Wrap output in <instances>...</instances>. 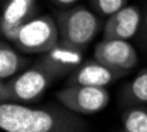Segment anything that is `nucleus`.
<instances>
[{
    "mask_svg": "<svg viewBox=\"0 0 147 132\" xmlns=\"http://www.w3.org/2000/svg\"><path fill=\"white\" fill-rule=\"evenodd\" d=\"M127 71L113 69L97 60L84 62L66 78V86H94L106 87L117 79L122 78Z\"/></svg>",
    "mask_w": 147,
    "mask_h": 132,
    "instance_id": "0eeeda50",
    "label": "nucleus"
},
{
    "mask_svg": "<svg viewBox=\"0 0 147 132\" xmlns=\"http://www.w3.org/2000/svg\"><path fill=\"white\" fill-rule=\"evenodd\" d=\"M52 82H55L53 77L37 61L17 75L0 82V101L29 105L44 94Z\"/></svg>",
    "mask_w": 147,
    "mask_h": 132,
    "instance_id": "20e7f679",
    "label": "nucleus"
},
{
    "mask_svg": "<svg viewBox=\"0 0 147 132\" xmlns=\"http://www.w3.org/2000/svg\"><path fill=\"white\" fill-rule=\"evenodd\" d=\"M21 53L44 54L60 44L56 19L49 15L36 16L3 34Z\"/></svg>",
    "mask_w": 147,
    "mask_h": 132,
    "instance_id": "7ed1b4c3",
    "label": "nucleus"
},
{
    "mask_svg": "<svg viewBox=\"0 0 147 132\" xmlns=\"http://www.w3.org/2000/svg\"><path fill=\"white\" fill-rule=\"evenodd\" d=\"M0 127L4 132H89L82 115L61 103L31 106L1 102Z\"/></svg>",
    "mask_w": 147,
    "mask_h": 132,
    "instance_id": "f257e3e1",
    "label": "nucleus"
},
{
    "mask_svg": "<svg viewBox=\"0 0 147 132\" xmlns=\"http://www.w3.org/2000/svg\"><path fill=\"white\" fill-rule=\"evenodd\" d=\"M140 41L147 48V5L144 9V15L142 16V24H140Z\"/></svg>",
    "mask_w": 147,
    "mask_h": 132,
    "instance_id": "2eb2a0df",
    "label": "nucleus"
},
{
    "mask_svg": "<svg viewBox=\"0 0 147 132\" xmlns=\"http://www.w3.org/2000/svg\"><path fill=\"white\" fill-rule=\"evenodd\" d=\"M36 11V0H8L0 20L1 33L4 34L33 19Z\"/></svg>",
    "mask_w": 147,
    "mask_h": 132,
    "instance_id": "9d476101",
    "label": "nucleus"
},
{
    "mask_svg": "<svg viewBox=\"0 0 147 132\" xmlns=\"http://www.w3.org/2000/svg\"><path fill=\"white\" fill-rule=\"evenodd\" d=\"M94 60L118 70L129 71L138 64L135 48L126 40H105L94 46Z\"/></svg>",
    "mask_w": 147,
    "mask_h": 132,
    "instance_id": "423d86ee",
    "label": "nucleus"
},
{
    "mask_svg": "<svg viewBox=\"0 0 147 132\" xmlns=\"http://www.w3.org/2000/svg\"><path fill=\"white\" fill-rule=\"evenodd\" d=\"M125 132H147V110L133 106L122 114Z\"/></svg>",
    "mask_w": 147,
    "mask_h": 132,
    "instance_id": "ddd939ff",
    "label": "nucleus"
},
{
    "mask_svg": "<svg viewBox=\"0 0 147 132\" xmlns=\"http://www.w3.org/2000/svg\"><path fill=\"white\" fill-rule=\"evenodd\" d=\"M52 1L60 8H68V7H73L78 0H52Z\"/></svg>",
    "mask_w": 147,
    "mask_h": 132,
    "instance_id": "dca6fc26",
    "label": "nucleus"
},
{
    "mask_svg": "<svg viewBox=\"0 0 147 132\" xmlns=\"http://www.w3.org/2000/svg\"><path fill=\"white\" fill-rule=\"evenodd\" d=\"M31 65V60L24 57L16 46H12L8 40L0 42V79H9L24 71Z\"/></svg>",
    "mask_w": 147,
    "mask_h": 132,
    "instance_id": "9b49d317",
    "label": "nucleus"
},
{
    "mask_svg": "<svg viewBox=\"0 0 147 132\" xmlns=\"http://www.w3.org/2000/svg\"><path fill=\"white\" fill-rule=\"evenodd\" d=\"M122 99L127 105H147V69L140 70L122 90Z\"/></svg>",
    "mask_w": 147,
    "mask_h": 132,
    "instance_id": "f8f14e48",
    "label": "nucleus"
},
{
    "mask_svg": "<svg viewBox=\"0 0 147 132\" xmlns=\"http://www.w3.org/2000/svg\"><path fill=\"white\" fill-rule=\"evenodd\" d=\"M82 61L84 54L81 50L64 46L61 44L44 53L38 60L42 68L53 77L55 81L62 77H69L80 65L84 64Z\"/></svg>",
    "mask_w": 147,
    "mask_h": 132,
    "instance_id": "1a4fd4ad",
    "label": "nucleus"
},
{
    "mask_svg": "<svg viewBox=\"0 0 147 132\" xmlns=\"http://www.w3.org/2000/svg\"><path fill=\"white\" fill-rule=\"evenodd\" d=\"M58 103L80 115H93L106 109L110 94L106 87L94 86H66L56 92Z\"/></svg>",
    "mask_w": 147,
    "mask_h": 132,
    "instance_id": "39448f33",
    "label": "nucleus"
},
{
    "mask_svg": "<svg viewBox=\"0 0 147 132\" xmlns=\"http://www.w3.org/2000/svg\"><path fill=\"white\" fill-rule=\"evenodd\" d=\"M123 132H125V131H123Z\"/></svg>",
    "mask_w": 147,
    "mask_h": 132,
    "instance_id": "f3484780",
    "label": "nucleus"
},
{
    "mask_svg": "<svg viewBox=\"0 0 147 132\" xmlns=\"http://www.w3.org/2000/svg\"><path fill=\"white\" fill-rule=\"evenodd\" d=\"M142 13L137 5H126L111 16L106 17L103 24L105 40H130L139 32Z\"/></svg>",
    "mask_w": 147,
    "mask_h": 132,
    "instance_id": "6e6552de",
    "label": "nucleus"
},
{
    "mask_svg": "<svg viewBox=\"0 0 147 132\" xmlns=\"http://www.w3.org/2000/svg\"><path fill=\"white\" fill-rule=\"evenodd\" d=\"M93 11L99 16L109 17L127 5V0H90Z\"/></svg>",
    "mask_w": 147,
    "mask_h": 132,
    "instance_id": "4468645a",
    "label": "nucleus"
},
{
    "mask_svg": "<svg viewBox=\"0 0 147 132\" xmlns=\"http://www.w3.org/2000/svg\"><path fill=\"white\" fill-rule=\"evenodd\" d=\"M60 44L84 52L97 36L101 27L99 19L84 5H74L56 13Z\"/></svg>",
    "mask_w": 147,
    "mask_h": 132,
    "instance_id": "f03ea898",
    "label": "nucleus"
}]
</instances>
